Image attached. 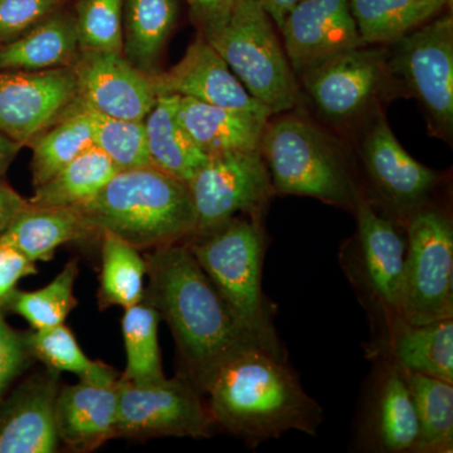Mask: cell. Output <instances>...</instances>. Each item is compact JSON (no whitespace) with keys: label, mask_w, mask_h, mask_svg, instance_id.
<instances>
[{"label":"cell","mask_w":453,"mask_h":453,"mask_svg":"<svg viewBox=\"0 0 453 453\" xmlns=\"http://www.w3.org/2000/svg\"><path fill=\"white\" fill-rule=\"evenodd\" d=\"M145 259L149 288L144 299L169 325L183 363V377L204 393L222 363L259 345L235 320L186 242L153 250Z\"/></svg>","instance_id":"1"},{"label":"cell","mask_w":453,"mask_h":453,"mask_svg":"<svg viewBox=\"0 0 453 453\" xmlns=\"http://www.w3.org/2000/svg\"><path fill=\"white\" fill-rule=\"evenodd\" d=\"M205 395L214 427L256 449L299 431L316 436L323 410L303 390L286 357L252 347L228 357L211 375Z\"/></svg>","instance_id":"2"},{"label":"cell","mask_w":453,"mask_h":453,"mask_svg":"<svg viewBox=\"0 0 453 453\" xmlns=\"http://www.w3.org/2000/svg\"><path fill=\"white\" fill-rule=\"evenodd\" d=\"M79 210L95 234L110 232L139 251L184 242L196 228L188 184L153 165L120 170Z\"/></svg>","instance_id":"3"},{"label":"cell","mask_w":453,"mask_h":453,"mask_svg":"<svg viewBox=\"0 0 453 453\" xmlns=\"http://www.w3.org/2000/svg\"><path fill=\"white\" fill-rule=\"evenodd\" d=\"M184 242L244 332L259 347L286 357L273 325V306L262 291L266 244L258 220L234 217L196 232Z\"/></svg>","instance_id":"4"},{"label":"cell","mask_w":453,"mask_h":453,"mask_svg":"<svg viewBox=\"0 0 453 453\" xmlns=\"http://www.w3.org/2000/svg\"><path fill=\"white\" fill-rule=\"evenodd\" d=\"M271 20L258 0H240L220 25L201 37L273 115L295 106L297 88Z\"/></svg>","instance_id":"5"},{"label":"cell","mask_w":453,"mask_h":453,"mask_svg":"<svg viewBox=\"0 0 453 453\" xmlns=\"http://www.w3.org/2000/svg\"><path fill=\"white\" fill-rule=\"evenodd\" d=\"M275 193L312 196L356 210L359 193L335 150L308 122L283 118L266 127L261 142Z\"/></svg>","instance_id":"6"},{"label":"cell","mask_w":453,"mask_h":453,"mask_svg":"<svg viewBox=\"0 0 453 453\" xmlns=\"http://www.w3.org/2000/svg\"><path fill=\"white\" fill-rule=\"evenodd\" d=\"M402 319L422 325L453 318V226L422 207L408 217Z\"/></svg>","instance_id":"7"},{"label":"cell","mask_w":453,"mask_h":453,"mask_svg":"<svg viewBox=\"0 0 453 453\" xmlns=\"http://www.w3.org/2000/svg\"><path fill=\"white\" fill-rule=\"evenodd\" d=\"M357 244L347 255L348 275L380 327L388 333L402 319L404 261L407 240L393 220L384 219L357 195Z\"/></svg>","instance_id":"8"},{"label":"cell","mask_w":453,"mask_h":453,"mask_svg":"<svg viewBox=\"0 0 453 453\" xmlns=\"http://www.w3.org/2000/svg\"><path fill=\"white\" fill-rule=\"evenodd\" d=\"M214 428L201 392L183 375L148 384L120 378L116 437L207 438Z\"/></svg>","instance_id":"9"},{"label":"cell","mask_w":453,"mask_h":453,"mask_svg":"<svg viewBox=\"0 0 453 453\" xmlns=\"http://www.w3.org/2000/svg\"><path fill=\"white\" fill-rule=\"evenodd\" d=\"M195 205L196 232L247 213L257 219L275 193L261 150L211 155L188 183Z\"/></svg>","instance_id":"10"},{"label":"cell","mask_w":453,"mask_h":453,"mask_svg":"<svg viewBox=\"0 0 453 453\" xmlns=\"http://www.w3.org/2000/svg\"><path fill=\"white\" fill-rule=\"evenodd\" d=\"M392 67L418 97L438 129L453 125V19L434 18L395 42Z\"/></svg>","instance_id":"11"},{"label":"cell","mask_w":453,"mask_h":453,"mask_svg":"<svg viewBox=\"0 0 453 453\" xmlns=\"http://www.w3.org/2000/svg\"><path fill=\"white\" fill-rule=\"evenodd\" d=\"M71 67L44 71H0V133L31 145L76 104Z\"/></svg>","instance_id":"12"},{"label":"cell","mask_w":453,"mask_h":453,"mask_svg":"<svg viewBox=\"0 0 453 453\" xmlns=\"http://www.w3.org/2000/svg\"><path fill=\"white\" fill-rule=\"evenodd\" d=\"M76 103L88 111L124 120L144 121L157 100L153 77L122 53L81 50L73 65Z\"/></svg>","instance_id":"13"},{"label":"cell","mask_w":453,"mask_h":453,"mask_svg":"<svg viewBox=\"0 0 453 453\" xmlns=\"http://www.w3.org/2000/svg\"><path fill=\"white\" fill-rule=\"evenodd\" d=\"M280 31L292 71L299 74L363 44L349 0H303Z\"/></svg>","instance_id":"14"},{"label":"cell","mask_w":453,"mask_h":453,"mask_svg":"<svg viewBox=\"0 0 453 453\" xmlns=\"http://www.w3.org/2000/svg\"><path fill=\"white\" fill-rule=\"evenodd\" d=\"M151 77L157 96L178 95L262 118L268 119L271 115L201 35L188 47L186 55L177 65Z\"/></svg>","instance_id":"15"},{"label":"cell","mask_w":453,"mask_h":453,"mask_svg":"<svg viewBox=\"0 0 453 453\" xmlns=\"http://www.w3.org/2000/svg\"><path fill=\"white\" fill-rule=\"evenodd\" d=\"M58 390V372L47 369L0 402V453L56 452Z\"/></svg>","instance_id":"16"},{"label":"cell","mask_w":453,"mask_h":453,"mask_svg":"<svg viewBox=\"0 0 453 453\" xmlns=\"http://www.w3.org/2000/svg\"><path fill=\"white\" fill-rule=\"evenodd\" d=\"M372 380L362 441L374 452H414L418 442V418L410 388L395 363L384 357Z\"/></svg>","instance_id":"17"},{"label":"cell","mask_w":453,"mask_h":453,"mask_svg":"<svg viewBox=\"0 0 453 453\" xmlns=\"http://www.w3.org/2000/svg\"><path fill=\"white\" fill-rule=\"evenodd\" d=\"M363 149L369 177L384 202L408 217L422 208L436 186L437 173L414 160L383 119L372 127Z\"/></svg>","instance_id":"18"},{"label":"cell","mask_w":453,"mask_h":453,"mask_svg":"<svg viewBox=\"0 0 453 453\" xmlns=\"http://www.w3.org/2000/svg\"><path fill=\"white\" fill-rule=\"evenodd\" d=\"M380 52L348 50L303 74L305 86L316 106L333 119L356 115L368 104L380 82Z\"/></svg>","instance_id":"19"},{"label":"cell","mask_w":453,"mask_h":453,"mask_svg":"<svg viewBox=\"0 0 453 453\" xmlns=\"http://www.w3.org/2000/svg\"><path fill=\"white\" fill-rule=\"evenodd\" d=\"M119 389L115 383L80 380L59 388L56 401L58 440L71 451L89 452L116 437Z\"/></svg>","instance_id":"20"},{"label":"cell","mask_w":453,"mask_h":453,"mask_svg":"<svg viewBox=\"0 0 453 453\" xmlns=\"http://www.w3.org/2000/svg\"><path fill=\"white\" fill-rule=\"evenodd\" d=\"M178 119L203 153L211 155L261 150L266 118L179 96Z\"/></svg>","instance_id":"21"},{"label":"cell","mask_w":453,"mask_h":453,"mask_svg":"<svg viewBox=\"0 0 453 453\" xmlns=\"http://www.w3.org/2000/svg\"><path fill=\"white\" fill-rule=\"evenodd\" d=\"M374 353L403 371L453 383V318L422 325L399 321L378 339Z\"/></svg>","instance_id":"22"},{"label":"cell","mask_w":453,"mask_h":453,"mask_svg":"<svg viewBox=\"0 0 453 453\" xmlns=\"http://www.w3.org/2000/svg\"><path fill=\"white\" fill-rule=\"evenodd\" d=\"M80 53L73 9L65 7L17 40L0 46V71L73 67Z\"/></svg>","instance_id":"23"},{"label":"cell","mask_w":453,"mask_h":453,"mask_svg":"<svg viewBox=\"0 0 453 453\" xmlns=\"http://www.w3.org/2000/svg\"><path fill=\"white\" fill-rule=\"evenodd\" d=\"M95 234L79 208L33 207L16 217L0 243L14 247L35 262L50 261L62 244Z\"/></svg>","instance_id":"24"},{"label":"cell","mask_w":453,"mask_h":453,"mask_svg":"<svg viewBox=\"0 0 453 453\" xmlns=\"http://www.w3.org/2000/svg\"><path fill=\"white\" fill-rule=\"evenodd\" d=\"M178 0H124L122 55L149 76L159 73L164 47L177 25Z\"/></svg>","instance_id":"25"},{"label":"cell","mask_w":453,"mask_h":453,"mask_svg":"<svg viewBox=\"0 0 453 453\" xmlns=\"http://www.w3.org/2000/svg\"><path fill=\"white\" fill-rule=\"evenodd\" d=\"M178 95H163L144 120L151 165L188 184L208 160L178 119Z\"/></svg>","instance_id":"26"},{"label":"cell","mask_w":453,"mask_h":453,"mask_svg":"<svg viewBox=\"0 0 453 453\" xmlns=\"http://www.w3.org/2000/svg\"><path fill=\"white\" fill-rule=\"evenodd\" d=\"M449 0H349L363 43H395L436 18Z\"/></svg>","instance_id":"27"},{"label":"cell","mask_w":453,"mask_h":453,"mask_svg":"<svg viewBox=\"0 0 453 453\" xmlns=\"http://www.w3.org/2000/svg\"><path fill=\"white\" fill-rule=\"evenodd\" d=\"M120 172L96 146L67 164L64 169L42 186L35 188L28 199L33 207L79 208L106 186Z\"/></svg>","instance_id":"28"},{"label":"cell","mask_w":453,"mask_h":453,"mask_svg":"<svg viewBox=\"0 0 453 453\" xmlns=\"http://www.w3.org/2000/svg\"><path fill=\"white\" fill-rule=\"evenodd\" d=\"M32 180L37 188L94 146L92 113L74 104L64 118L33 140Z\"/></svg>","instance_id":"29"},{"label":"cell","mask_w":453,"mask_h":453,"mask_svg":"<svg viewBox=\"0 0 453 453\" xmlns=\"http://www.w3.org/2000/svg\"><path fill=\"white\" fill-rule=\"evenodd\" d=\"M418 418V442L414 453L453 451V383L403 371Z\"/></svg>","instance_id":"30"},{"label":"cell","mask_w":453,"mask_h":453,"mask_svg":"<svg viewBox=\"0 0 453 453\" xmlns=\"http://www.w3.org/2000/svg\"><path fill=\"white\" fill-rule=\"evenodd\" d=\"M98 301L101 308H130L145 296L146 259L139 250L110 232H103Z\"/></svg>","instance_id":"31"},{"label":"cell","mask_w":453,"mask_h":453,"mask_svg":"<svg viewBox=\"0 0 453 453\" xmlns=\"http://www.w3.org/2000/svg\"><path fill=\"white\" fill-rule=\"evenodd\" d=\"M159 321V312L146 299L125 309L121 319L127 353V369L122 375L125 380L134 384H148L166 378L157 339Z\"/></svg>","instance_id":"32"},{"label":"cell","mask_w":453,"mask_h":453,"mask_svg":"<svg viewBox=\"0 0 453 453\" xmlns=\"http://www.w3.org/2000/svg\"><path fill=\"white\" fill-rule=\"evenodd\" d=\"M33 357L40 359L47 369L56 372H71L80 380L91 383H115L118 372L111 366L89 359L74 334L65 324L27 333Z\"/></svg>","instance_id":"33"},{"label":"cell","mask_w":453,"mask_h":453,"mask_svg":"<svg viewBox=\"0 0 453 453\" xmlns=\"http://www.w3.org/2000/svg\"><path fill=\"white\" fill-rule=\"evenodd\" d=\"M79 276L76 259L65 264L64 270L44 288L35 291L17 290L9 297L4 310L22 316L33 330L47 329L65 324L77 306L74 283Z\"/></svg>","instance_id":"34"},{"label":"cell","mask_w":453,"mask_h":453,"mask_svg":"<svg viewBox=\"0 0 453 453\" xmlns=\"http://www.w3.org/2000/svg\"><path fill=\"white\" fill-rule=\"evenodd\" d=\"M91 113L94 146L100 149L119 170L151 165L144 121L124 120Z\"/></svg>","instance_id":"35"},{"label":"cell","mask_w":453,"mask_h":453,"mask_svg":"<svg viewBox=\"0 0 453 453\" xmlns=\"http://www.w3.org/2000/svg\"><path fill=\"white\" fill-rule=\"evenodd\" d=\"M124 0H74L73 13L81 50L122 53Z\"/></svg>","instance_id":"36"},{"label":"cell","mask_w":453,"mask_h":453,"mask_svg":"<svg viewBox=\"0 0 453 453\" xmlns=\"http://www.w3.org/2000/svg\"><path fill=\"white\" fill-rule=\"evenodd\" d=\"M73 0H0V46L31 31Z\"/></svg>","instance_id":"37"},{"label":"cell","mask_w":453,"mask_h":453,"mask_svg":"<svg viewBox=\"0 0 453 453\" xmlns=\"http://www.w3.org/2000/svg\"><path fill=\"white\" fill-rule=\"evenodd\" d=\"M32 357L27 334L16 332L0 310V402L12 383L26 371Z\"/></svg>","instance_id":"38"},{"label":"cell","mask_w":453,"mask_h":453,"mask_svg":"<svg viewBox=\"0 0 453 453\" xmlns=\"http://www.w3.org/2000/svg\"><path fill=\"white\" fill-rule=\"evenodd\" d=\"M35 262L27 258L9 244L0 243V310L17 290L18 282L27 276L37 275Z\"/></svg>","instance_id":"39"},{"label":"cell","mask_w":453,"mask_h":453,"mask_svg":"<svg viewBox=\"0 0 453 453\" xmlns=\"http://www.w3.org/2000/svg\"><path fill=\"white\" fill-rule=\"evenodd\" d=\"M201 33L220 25L240 0H187Z\"/></svg>","instance_id":"40"},{"label":"cell","mask_w":453,"mask_h":453,"mask_svg":"<svg viewBox=\"0 0 453 453\" xmlns=\"http://www.w3.org/2000/svg\"><path fill=\"white\" fill-rule=\"evenodd\" d=\"M28 207V199L23 198L9 184L0 179V235L7 231L18 214Z\"/></svg>","instance_id":"41"},{"label":"cell","mask_w":453,"mask_h":453,"mask_svg":"<svg viewBox=\"0 0 453 453\" xmlns=\"http://www.w3.org/2000/svg\"><path fill=\"white\" fill-rule=\"evenodd\" d=\"M262 7L267 12L271 19L276 23L279 28H281L286 17L290 13L295 5L299 4L303 0H258Z\"/></svg>","instance_id":"42"},{"label":"cell","mask_w":453,"mask_h":453,"mask_svg":"<svg viewBox=\"0 0 453 453\" xmlns=\"http://www.w3.org/2000/svg\"><path fill=\"white\" fill-rule=\"evenodd\" d=\"M23 146L13 139L8 138L4 134L0 133V179L4 177L5 173Z\"/></svg>","instance_id":"43"}]
</instances>
